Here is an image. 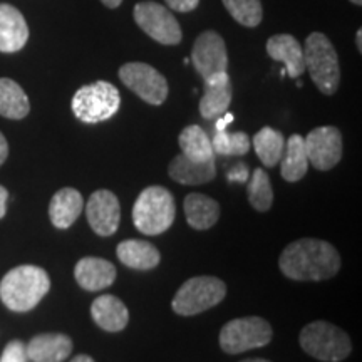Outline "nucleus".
<instances>
[{"label":"nucleus","mask_w":362,"mask_h":362,"mask_svg":"<svg viewBox=\"0 0 362 362\" xmlns=\"http://www.w3.org/2000/svg\"><path fill=\"white\" fill-rule=\"evenodd\" d=\"M279 267L292 280H327L341 270V255L329 242L302 238L284 248Z\"/></svg>","instance_id":"obj_1"},{"label":"nucleus","mask_w":362,"mask_h":362,"mask_svg":"<svg viewBox=\"0 0 362 362\" xmlns=\"http://www.w3.org/2000/svg\"><path fill=\"white\" fill-rule=\"evenodd\" d=\"M51 279L35 265H21L7 272L0 282V300L12 312H29L47 296Z\"/></svg>","instance_id":"obj_2"},{"label":"nucleus","mask_w":362,"mask_h":362,"mask_svg":"<svg viewBox=\"0 0 362 362\" xmlns=\"http://www.w3.org/2000/svg\"><path fill=\"white\" fill-rule=\"evenodd\" d=\"M175 198L163 187L144 188L133 206V223L144 235H161L173 225Z\"/></svg>","instance_id":"obj_3"},{"label":"nucleus","mask_w":362,"mask_h":362,"mask_svg":"<svg viewBox=\"0 0 362 362\" xmlns=\"http://www.w3.org/2000/svg\"><path fill=\"white\" fill-rule=\"evenodd\" d=\"M305 71L322 94L332 96L341 83V66L336 49L324 34L314 33L305 40Z\"/></svg>","instance_id":"obj_4"},{"label":"nucleus","mask_w":362,"mask_h":362,"mask_svg":"<svg viewBox=\"0 0 362 362\" xmlns=\"http://www.w3.org/2000/svg\"><path fill=\"white\" fill-rule=\"evenodd\" d=\"M121 106L119 90L106 81L83 86L72 98L71 107L74 116L86 124H96L111 119Z\"/></svg>","instance_id":"obj_5"},{"label":"nucleus","mask_w":362,"mask_h":362,"mask_svg":"<svg viewBox=\"0 0 362 362\" xmlns=\"http://www.w3.org/2000/svg\"><path fill=\"white\" fill-rule=\"evenodd\" d=\"M300 347L314 359L324 362H341L349 357L352 342L337 325L317 320L307 324L300 332Z\"/></svg>","instance_id":"obj_6"},{"label":"nucleus","mask_w":362,"mask_h":362,"mask_svg":"<svg viewBox=\"0 0 362 362\" xmlns=\"http://www.w3.org/2000/svg\"><path fill=\"white\" fill-rule=\"evenodd\" d=\"M226 296V285L216 277H193L175 293L171 307L178 315H197L218 305Z\"/></svg>","instance_id":"obj_7"},{"label":"nucleus","mask_w":362,"mask_h":362,"mask_svg":"<svg viewBox=\"0 0 362 362\" xmlns=\"http://www.w3.org/2000/svg\"><path fill=\"white\" fill-rule=\"evenodd\" d=\"M274 330L262 317H242L226 322L220 330V347L226 354L259 349L272 341Z\"/></svg>","instance_id":"obj_8"},{"label":"nucleus","mask_w":362,"mask_h":362,"mask_svg":"<svg viewBox=\"0 0 362 362\" xmlns=\"http://www.w3.org/2000/svg\"><path fill=\"white\" fill-rule=\"evenodd\" d=\"M119 79L144 103L160 106L168 98V81L155 67L144 62H128L121 66Z\"/></svg>","instance_id":"obj_9"},{"label":"nucleus","mask_w":362,"mask_h":362,"mask_svg":"<svg viewBox=\"0 0 362 362\" xmlns=\"http://www.w3.org/2000/svg\"><path fill=\"white\" fill-rule=\"evenodd\" d=\"M134 21L149 37L165 45L181 42V27L168 8L156 2H139L134 7Z\"/></svg>","instance_id":"obj_10"},{"label":"nucleus","mask_w":362,"mask_h":362,"mask_svg":"<svg viewBox=\"0 0 362 362\" xmlns=\"http://www.w3.org/2000/svg\"><path fill=\"white\" fill-rule=\"evenodd\" d=\"M309 165L319 171H329L342 158V134L334 126H320L304 138Z\"/></svg>","instance_id":"obj_11"},{"label":"nucleus","mask_w":362,"mask_h":362,"mask_svg":"<svg viewBox=\"0 0 362 362\" xmlns=\"http://www.w3.org/2000/svg\"><path fill=\"white\" fill-rule=\"evenodd\" d=\"M192 62L203 81L226 72L228 54H226L225 40L221 39V35L216 34L215 30H206L198 35L193 44Z\"/></svg>","instance_id":"obj_12"},{"label":"nucleus","mask_w":362,"mask_h":362,"mask_svg":"<svg viewBox=\"0 0 362 362\" xmlns=\"http://www.w3.org/2000/svg\"><path fill=\"white\" fill-rule=\"evenodd\" d=\"M86 216L94 232L101 237H111L119 226V200L110 189H98L89 197L88 205H86Z\"/></svg>","instance_id":"obj_13"},{"label":"nucleus","mask_w":362,"mask_h":362,"mask_svg":"<svg viewBox=\"0 0 362 362\" xmlns=\"http://www.w3.org/2000/svg\"><path fill=\"white\" fill-rule=\"evenodd\" d=\"M29 40V27L19 8L0 4V52H19Z\"/></svg>","instance_id":"obj_14"},{"label":"nucleus","mask_w":362,"mask_h":362,"mask_svg":"<svg viewBox=\"0 0 362 362\" xmlns=\"http://www.w3.org/2000/svg\"><path fill=\"white\" fill-rule=\"evenodd\" d=\"M233 88L230 76L226 72L216 74L205 81V93L200 101V115L205 119H218L228 111L232 103Z\"/></svg>","instance_id":"obj_15"},{"label":"nucleus","mask_w":362,"mask_h":362,"mask_svg":"<svg viewBox=\"0 0 362 362\" xmlns=\"http://www.w3.org/2000/svg\"><path fill=\"white\" fill-rule=\"evenodd\" d=\"M267 52L274 61L285 64V74L297 79L305 72L304 49L293 35L279 34L267 40Z\"/></svg>","instance_id":"obj_16"},{"label":"nucleus","mask_w":362,"mask_h":362,"mask_svg":"<svg viewBox=\"0 0 362 362\" xmlns=\"http://www.w3.org/2000/svg\"><path fill=\"white\" fill-rule=\"evenodd\" d=\"M116 269L111 262L98 257H84L76 264L74 277L84 291L98 292L115 284Z\"/></svg>","instance_id":"obj_17"},{"label":"nucleus","mask_w":362,"mask_h":362,"mask_svg":"<svg viewBox=\"0 0 362 362\" xmlns=\"http://www.w3.org/2000/svg\"><path fill=\"white\" fill-rule=\"evenodd\" d=\"M168 175L176 183L188 185V187H197V185H205L215 180L216 166L215 160L210 161H194L185 155H178L168 166Z\"/></svg>","instance_id":"obj_18"},{"label":"nucleus","mask_w":362,"mask_h":362,"mask_svg":"<svg viewBox=\"0 0 362 362\" xmlns=\"http://www.w3.org/2000/svg\"><path fill=\"white\" fill-rule=\"evenodd\" d=\"M25 347L33 362H62L71 356L72 341L64 334H39Z\"/></svg>","instance_id":"obj_19"},{"label":"nucleus","mask_w":362,"mask_h":362,"mask_svg":"<svg viewBox=\"0 0 362 362\" xmlns=\"http://www.w3.org/2000/svg\"><path fill=\"white\" fill-rule=\"evenodd\" d=\"M90 315L98 327L106 332H119L129 322L128 307L115 296L98 297L90 305Z\"/></svg>","instance_id":"obj_20"},{"label":"nucleus","mask_w":362,"mask_h":362,"mask_svg":"<svg viewBox=\"0 0 362 362\" xmlns=\"http://www.w3.org/2000/svg\"><path fill=\"white\" fill-rule=\"evenodd\" d=\"M84 208V198L78 189L62 188L56 192L49 203V216L52 225L59 230L69 228L79 218Z\"/></svg>","instance_id":"obj_21"},{"label":"nucleus","mask_w":362,"mask_h":362,"mask_svg":"<svg viewBox=\"0 0 362 362\" xmlns=\"http://www.w3.org/2000/svg\"><path fill=\"white\" fill-rule=\"evenodd\" d=\"M116 253L121 264L141 272L155 269L161 260L158 248L143 240H124L117 245Z\"/></svg>","instance_id":"obj_22"},{"label":"nucleus","mask_w":362,"mask_h":362,"mask_svg":"<svg viewBox=\"0 0 362 362\" xmlns=\"http://www.w3.org/2000/svg\"><path fill=\"white\" fill-rule=\"evenodd\" d=\"M309 170V158L305 153L304 138L298 134H292L288 141H285V148L280 158V173L288 183H296L304 178Z\"/></svg>","instance_id":"obj_23"},{"label":"nucleus","mask_w":362,"mask_h":362,"mask_svg":"<svg viewBox=\"0 0 362 362\" xmlns=\"http://www.w3.org/2000/svg\"><path fill=\"white\" fill-rule=\"evenodd\" d=\"M185 215L192 228L208 230L220 218V205L206 194L192 193L185 198Z\"/></svg>","instance_id":"obj_24"},{"label":"nucleus","mask_w":362,"mask_h":362,"mask_svg":"<svg viewBox=\"0 0 362 362\" xmlns=\"http://www.w3.org/2000/svg\"><path fill=\"white\" fill-rule=\"evenodd\" d=\"M30 111V103L24 89L16 81L0 78V116L7 119H24Z\"/></svg>","instance_id":"obj_25"},{"label":"nucleus","mask_w":362,"mask_h":362,"mask_svg":"<svg viewBox=\"0 0 362 362\" xmlns=\"http://www.w3.org/2000/svg\"><path fill=\"white\" fill-rule=\"evenodd\" d=\"M181 155L194 161H210L215 160V151L211 148V139L208 138L205 129L200 126H187L180 133L178 138Z\"/></svg>","instance_id":"obj_26"},{"label":"nucleus","mask_w":362,"mask_h":362,"mask_svg":"<svg viewBox=\"0 0 362 362\" xmlns=\"http://www.w3.org/2000/svg\"><path fill=\"white\" fill-rule=\"evenodd\" d=\"M253 148H255L257 156L265 165L267 168H274L279 165L285 148V138L280 131L269 128H262L259 133L253 136Z\"/></svg>","instance_id":"obj_27"},{"label":"nucleus","mask_w":362,"mask_h":362,"mask_svg":"<svg viewBox=\"0 0 362 362\" xmlns=\"http://www.w3.org/2000/svg\"><path fill=\"white\" fill-rule=\"evenodd\" d=\"M248 202L257 211L270 210L274 203V189H272L270 178L262 168L253 170L250 183H248Z\"/></svg>","instance_id":"obj_28"},{"label":"nucleus","mask_w":362,"mask_h":362,"mask_svg":"<svg viewBox=\"0 0 362 362\" xmlns=\"http://www.w3.org/2000/svg\"><path fill=\"white\" fill-rule=\"evenodd\" d=\"M211 148L216 155L223 156H243L250 149V138L242 133H226V131H216L215 138L211 139Z\"/></svg>","instance_id":"obj_29"},{"label":"nucleus","mask_w":362,"mask_h":362,"mask_svg":"<svg viewBox=\"0 0 362 362\" xmlns=\"http://www.w3.org/2000/svg\"><path fill=\"white\" fill-rule=\"evenodd\" d=\"M223 6L238 24L245 27H257L264 17L260 0H223Z\"/></svg>","instance_id":"obj_30"},{"label":"nucleus","mask_w":362,"mask_h":362,"mask_svg":"<svg viewBox=\"0 0 362 362\" xmlns=\"http://www.w3.org/2000/svg\"><path fill=\"white\" fill-rule=\"evenodd\" d=\"M27 347L22 341H11L0 356V362H27Z\"/></svg>","instance_id":"obj_31"},{"label":"nucleus","mask_w":362,"mask_h":362,"mask_svg":"<svg viewBox=\"0 0 362 362\" xmlns=\"http://www.w3.org/2000/svg\"><path fill=\"white\" fill-rule=\"evenodd\" d=\"M166 4L176 12H192L198 7L200 0H166Z\"/></svg>","instance_id":"obj_32"},{"label":"nucleus","mask_w":362,"mask_h":362,"mask_svg":"<svg viewBox=\"0 0 362 362\" xmlns=\"http://www.w3.org/2000/svg\"><path fill=\"white\" fill-rule=\"evenodd\" d=\"M228 176H230V181L237 180V181H242V183H243V181H247V178H248L247 166L243 165V163H238V165L235 166L232 171H230Z\"/></svg>","instance_id":"obj_33"},{"label":"nucleus","mask_w":362,"mask_h":362,"mask_svg":"<svg viewBox=\"0 0 362 362\" xmlns=\"http://www.w3.org/2000/svg\"><path fill=\"white\" fill-rule=\"evenodd\" d=\"M7 200H8V192L0 185V218H4L7 214Z\"/></svg>","instance_id":"obj_34"},{"label":"nucleus","mask_w":362,"mask_h":362,"mask_svg":"<svg viewBox=\"0 0 362 362\" xmlns=\"http://www.w3.org/2000/svg\"><path fill=\"white\" fill-rule=\"evenodd\" d=\"M8 156V143L6 136L0 133V165H4V161L7 160Z\"/></svg>","instance_id":"obj_35"},{"label":"nucleus","mask_w":362,"mask_h":362,"mask_svg":"<svg viewBox=\"0 0 362 362\" xmlns=\"http://www.w3.org/2000/svg\"><path fill=\"white\" fill-rule=\"evenodd\" d=\"M233 121V116L228 115V112H225V115L220 116L218 123H216V131H225L226 126H228L230 123Z\"/></svg>","instance_id":"obj_36"},{"label":"nucleus","mask_w":362,"mask_h":362,"mask_svg":"<svg viewBox=\"0 0 362 362\" xmlns=\"http://www.w3.org/2000/svg\"><path fill=\"white\" fill-rule=\"evenodd\" d=\"M101 2H103L106 7L116 8V7L121 6V2H123V0H101Z\"/></svg>","instance_id":"obj_37"},{"label":"nucleus","mask_w":362,"mask_h":362,"mask_svg":"<svg viewBox=\"0 0 362 362\" xmlns=\"http://www.w3.org/2000/svg\"><path fill=\"white\" fill-rule=\"evenodd\" d=\"M71 362H96L93 359V357L90 356H86V354H79V356H76L74 359H72Z\"/></svg>","instance_id":"obj_38"},{"label":"nucleus","mask_w":362,"mask_h":362,"mask_svg":"<svg viewBox=\"0 0 362 362\" xmlns=\"http://www.w3.org/2000/svg\"><path fill=\"white\" fill-rule=\"evenodd\" d=\"M356 42H357V51L362 52V30L359 29L356 34Z\"/></svg>","instance_id":"obj_39"},{"label":"nucleus","mask_w":362,"mask_h":362,"mask_svg":"<svg viewBox=\"0 0 362 362\" xmlns=\"http://www.w3.org/2000/svg\"><path fill=\"white\" fill-rule=\"evenodd\" d=\"M240 362H270V361H265V359H245V361H240Z\"/></svg>","instance_id":"obj_40"},{"label":"nucleus","mask_w":362,"mask_h":362,"mask_svg":"<svg viewBox=\"0 0 362 362\" xmlns=\"http://www.w3.org/2000/svg\"><path fill=\"white\" fill-rule=\"evenodd\" d=\"M351 2H352V4H356V6H361L362 0H351Z\"/></svg>","instance_id":"obj_41"}]
</instances>
